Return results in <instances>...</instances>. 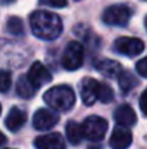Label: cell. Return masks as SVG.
<instances>
[{
    "mask_svg": "<svg viewBox=\"0 0 147 149\" xmlns=\"http://www.w3.org/2000/svg\"><path fill=\"white\" fill-rule=\"evenodd\" d=\"M81 127H82L84 138H87L92 142H98L105 136L107 129H108V123L105 119H102L99 116H90L84 120Z\"/></svg>",
    "mask_w": 147,
    "mask_h": 149,
    "instance_id": "4",
    "label": "cell"
},
{
    "mask_svg": "<svg viewBox=\"0 0 147 149\" xmlns=\"http://www.w3.org/2000/svg\"><path fill=\"white\" fill-rule=\"evenodd\" d=\"M136 68H137V71L141 77H147V58H141L136 64Z\"/></svg>",
    "mask_w": 147,
    "mask_h": 149,
    "instance_id": "22",
    "label": "cell"
},
{
    "mask_svg": "<svg viewBox=\"0 0 147 149\" xmlns=\"http://www.w3.org/2000/svg\"><path fill=\"white\" fill-rule=\"evenodd\" d=\"M38 90L32 87V84L26 80V75H22L17 81V94L23 99H32Z\"/></svg>",
    "mask_w": 147,
    "mask_h": 149,
    "instance_id": "17",
    "label": "cell"
},
{
    "mask_svg": "<svg viewBox=\"0 0 147 149\" xmlns=\"http://www.w3.org/2000/svg\"><path fill=\"white\" fill-rule=\"evenodd\" d=\"M26 80L32 84L33 88L39 90L43 84L50 83L52 75H50V72H49L48 68H46L43 64H41V62H33V64L30 65L28 74H26Z\"/></svg>",
    "mask_w": 147,
    "mask_h": 149,
    "instance_id": "7",
    "label": "cell"
},
{
    "mask_svg": "<svg viewBox=\"0 0 147 149\" xmlns=\"http://www.w3.org/2000/svg\"><path fill=\"white\" fill-rule=\"evenodd\" d=\"M114 119L115 122L118 123V126H124V127H128V126H133L137 120L136 117V111L131 109V106L128 104H121L115 109L114 111Z\"/></svg>",
    "mask_w": 147,
    "mask_h": 149,
    "instance_id": "12",
    "label": "cell"
},
{
    "mask_svg": "<svg viewBox=\"0 0 147 149\" xmlns=\"http://www.w3.org/2000/svg\"><path fill=\"white\" fill-rule=\"evenodd\" d=\"M3 143H6V136L3 132H0V145H3Z\"/></svg>",
    "mask_w": 147,
    "mask_h": 149,
    "instance_id": "24",
    "label": "cell"
},
{
    "mask_svg": "<svg viewBox=\"0 0 147 149\" xmlns=\"http://www.w3.org/2000/svg\"><path fill=\"white\" fill-rule=\"evenodd\" d=\"M0 113H1V106H0Z\"/></svg>",
    "mask_w": 147,
    "mask_h": 149,
    "instance_id": "25",
    "label": "cell"
},
{
    "mask_svg": "<svg viewBox=\"0 0 147 149\" xmlns=\"http://www.w3.org/2000/svg\"><path fill=\"white\" fill-rule=\"evenodd\" d=\"M43 100L50 109L58 111H66L75 104V93L69 86H56L45 93Z\"/></svg>",
    "mask_w": 147,
    "mask_h": 149,
    "instance_id": "2",
    "label": "cell"
},
{
    "mask_svg": "<svg viewBox=\"0 0 147 149\" xmlns=\"http://www.w3.org/2000/svg\"><path fill=\"white\" fill-rule=\"evenodd\" d=\"M98 87H99V83L94 78H84L82 80V83H81V99L84 101V104L92 106L97 101Z\"/></svg>",
    "mask_w": 147,
    "mask_h": 149,
    "instance_id": "11",
    "label": "cell"
},
{
    "mask_svg": "<svg viewBox=\"0 0 147 149\" xmlns=\"http://www.w3.org/2000/svg\"><path fill=\"white\" fill-rule=\"evenodd\" d=\"M7 149H10V148H7Z\"/></svg>",
    "mask_w": 147,
    "mask_h": 149,
    "instance_id": "26",
    "label": "cell"
},
{
    "mask_svg": "<svg viewBox=\"0 0 147 149\" xmlns=\"http://www.w3.org/2000/svg\"><path fill=\"white\" fill-rule=\"evenodd\" d=\"M146 97H147V93L146 91H143V93H141V96H140V109H141L143 114H146V103H144Z\"/></svg>",
    "mask_w": 147,
    "mask_h": 149,
    "instance_id": "23",
    "label": "cell"
},
{
    "mask_svg": "<svg viewBox=\"0 0 147 149\" xmlns=\"http://www.w3.org/2000/svg\"><path fill=\"white\" fill-rule=\"evenodd\" d=\"M65 132H66V138L68 141L72 143V145H78L81 143V141L84 139V133H82V127L79 123L77 122H68L66 127H65Z\"/></svg>",
    "mask_w": 147,
    "mask_h": 149,
    "instance_id": "15",
    "label": "cell"
},
{
    "mask_svg": "<svg viewBox=\"0 0 147 149\" xmlns=\"http://www.w3.org/2000/svg\"><path fill=\"white\" fill-rule=\"evenodd\" d=\"M35 146L36 149H65L66 143H65L62 135L55 132V133L38 136L35 139Z\"/></svg>",
    "mask_w": 147,
    "mask_h": 149,
    "instance_id": "10",
    "label": "cell"
},
{
    "mask_svg": "<svg viewBox=\"0 0 147 149\" xmlns=\"http://www.w3.org/2000/svg\"><path fill=\"white\" fill-rule=\"evenodd\" d=\"M26 119H28V116H26V111L25 110H22L19 107H12V110L9 111L4 123H6V126H7L9 130L17 132L26 123Z\"/></svg>",
    "mask_w": 147,
    "mask_h": 149,
    "instance_id": "13",
    "label": "cell"
},
{
    "mask_svg": "<svg viewBox=\"0 0 147 149\" xmlns=\"http://www.w3.org/2000/svg\"><path fill=\"white\" fill-rule=\"evenodd\" d=\"M133 142V135L130 129L124 126H117L110 138V146L111 149H127Z\"/></svg>",
    "mask_w": 147,
    "mask_h": 149,
    "instance_id": "9",
    "label": "cell"
},
{
    "mask_svg": "<svg viewBox=\"0 0 147 149\" xmlns=\"http://www.w3.org/2000/svg\"><path fill=\"white\" fill-rule=\"evenodd\" d=\"M133 16V10L126 4H112L102 13V22L110 26H126Z\"/></svg>",
    "mask_w": 147,
    "mask_h": 149,
    "instance_id": "3",
    "label": "cell"
},
{
    "mask_svg": "<svg viewBox=\"0 0 147 149\" xmlns=\"http://www.w3.org/2000/svg\"><path fill=\"white\" fill-rule=\"evenodd\" d=\"M12 86V75L9 71L0 70V93H6Z\"/></svg>",
    "mask_w": 147,
    "mask_h": 149,
    "instance_id": "20",
    "label": "cell"
},
{
    "mask_svg": "<svg viewBox=\"0 0 147 149\" xmlns=\"http://www.w3.org/2000/svg\"><path fill=\"white\" fill-rule=\"evenodd\" d=\"M84 62V48L79 42L72 41L66 45L62 55V67L68 71L78 70Z\"/></svg>",
    "mask_w": 147,
    "mask_h": 149,
    "instance_id": "5",
    "label": "cell"
},
{
    "mask_svg": "<svg viewBox=\"0 0 147 149\" xmlns=\"http://www.w3.org/2000/svg\"><path fill=\"white\" fill-rule=\"evenodd\" d=\"M95 68H97L102 75H105V77H108V78L118 77V74L123 71L121 65H120L117 61L107 59V58H104V59H98L97 62H95Z\"/></svg>",
    "mask_w": 147,
    "mask_h": 149,
    "instance_id": "14",
    "label": "cell"
},
{
    "mask_svg": "<svg viewBox=\"0 0 147 149\" xmlns=\"http://www.w3.org/2000/svg\"><path fill=\"white\" fill-rule=\"evenodd\" d=\"M118 84H120V88L127 93V91H131L136 86H137V80L136 77L130 72V71H126L123 70L120 74H118Z\"/></svg>",
    "mask_w": 147,
    "mask_h": 149,
    "instance_id": "16",
    "label": "cell"
},
{
    "mask_svg": "<svg viewBox=\"0 0 147 149\" xmlns=\"http://www.w3.org/2000/svg\"><path fill=\"white\" fill-rule=\"evenodd\" d=\"M112 99H114V91H112V88H111L108 84L99 83L97 100H99L101 103H110V101H112Z\"/></svg>",
    "mask_w": 147,
    "mask_h": 149,
    "instance_id": "18",
    "label": "cell"
},
{
    "mask_svg": "<svg viewBox=\"0 0 147 149\" xmlns=\"http://www.w3.org/2000/svg\"><path fill=\"white\" fill-rule=\"evenodd\" d=\"M114 48L118 54L127 55V56H136L140 55L144 51V42L139 38H130V36H121L115 39Z\"/></svg>",
    "mask_w": 147,
    "mask_h": 149,
    "instance_id": "6",
    "label": "cell"
},
{
    "mask_svg": "<svg viewBox=\"0 0 147 149\" xmlns=\"http://www.w3.org/2000/svg\"><path fill=\"white\" fill-rule=\"evenodd\" d=\"M7 31L13 35H22L23 33V22L17 16H12L7 20Z\"/></svg>",
    "mask_w": 147,
    "mask_h": 149,
    "instance_id": "19",
    "label": "cell"
},
{
    "mask_svg": "<svg viewBox=\"0 0 147 149\" xmlns=\"http://www.w3.org/2000/svg\"><path fill=\"white\" fill-rule=\"evenodd\" d=\"M39 3L49 7H55V9H62L68 6V0H39Z\"/></svg>",
    "mask_w": 147,
    "mask_h": 149,
    "instance_id": "21",
    "label": "cell"
},
{
    "mask_svg": "<svg viewBox=\"0 0 147 149\" xmlns=\"http://www.w3.org/2000/svg\"><path fill=\"white\" fill-rule=\"evenodd\" d=\"M30 29L35 36L43 41H53L62 32L61 17L48 10H36L30 15Z\"/></svg>",
    "mask_w": 147,
    "mask_h": 149,
    "instance_id": "1",
    "label": "cell"
},
{
    "mask_svg": "<svg viewBox=\"0 0 147 149\" xmlns=\"http://www.w3.org/2000/svg\"><path fill=\"white\" fill-rule=\"evenodd\" d=\"M59 117L55 111L48 109H39L33 114V127L36 130H49L58 123Z\"/></svg>",
    "mask_w": 147,
    "mask_h": 149,
    "instance_id": "8",
    "label": "cell"
}]
</instances>
